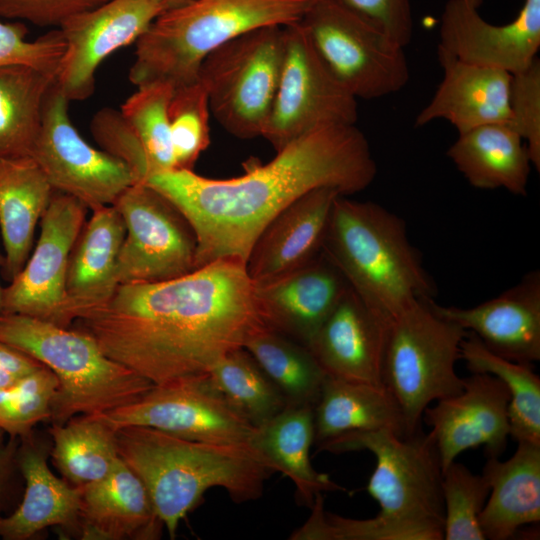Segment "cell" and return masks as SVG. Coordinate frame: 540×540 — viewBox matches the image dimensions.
Masks as SVG:
<instances>
[{
    "label": "cell",
    "mask_w": 540,
    "mask_h": 540,
    "mask_svg": "<svg viewBox=\"0 0 540 540\" xmlns=\"http://www.w3.org/2000/svg\"><path fill=\"white\" fill-rule=\"evenodd\" d=\"M73 325L153 385L205 377L224 356L269 328L246 264L232 258L171 280L121 284Z\"/></svg>",
    "instance_id": "6da1fadb"
},
{
    "label": "cell",
    "mask_w": 540,
    "mask_h": 540,
    "mask_svg": "<svg viewBox=\"0 0 540 540\" xmlns=\"http://www.w3.org/2000/svg\"><path fill=\"white\" fill-rule=\"evenodd\" d=\"M276 152L265 164L247 163L244 174L234 178L173 169L146 181L191 225L195 269L225 258L246 264L259 234L295 200L322 187L350 196L377 175L369 142L355 124L318 128Z\"/></svg>",
    "instance_id": "7a4b0ae2"
},
{
    "label": "cell",
    "mask_w": 540,
    "mask_h": 540,
    "mask_svg": "<svg viewBox=\"0 0 540 540\" xmlns=\"http://www.w3.org/2000/svg\"><path fill=\"white\" fill-rule=\"evenodd\" d=\"M119 457L142 480L171 539L210 488L235 503L260 498L274 472L247 444L181 438L145 426L116 430Z\"/></svg>",
    "instance_id": "3957f363"
},
{
    "label": "cell",
    "mask_w": 540,
    "mask_h": 540,
    "mask_svg": "<svg viewBox=\"0 0 540 540\" xmlns=\"http://www.w3.org/2000/svg\"><path fill=\"white\" fill-rule=\"evenodd\" d=\"M322 253L363 302L389 323L413 301L432 300L435 294L405 221L375 202L338 195Z\"/></svg>",
    "instance_id": "277c9868"
},
{
    "label": "cell",
    "mask_w": 540,
    "mask_h": 540,
    "mask_svg": "<svg viewBox=\"0 0 540 540\" xmlns=\"http://www.w3.org/2000/svg\"><path fill=\"white\" fill-rule=\"evenodd\" d=\"M312 0H194L160 15L138 38L129 80L137 88L198 80L213 51L259 27L300 21Z\"/></svg>",
    "instance_id": "5b68a950"
},
{
    "label": "cell",
    "mask_w": 540,
    "mask_h": 540,
    "mask_svg": "<svg viewBox=\"0 0 540 540\" xmlns=\"http://www.w3.org/2000/svg\"><path fill=\"white\" fill-rule=\"evenodd\" d=\"M0 342L49 368L58 380L51 424L103 414L133 402L154 385L110 359L89 334L22 314L0 315Z\"/></svg>",
    "instance_id": "8992f818"
},
{
    "label": "cell",
    "mask_w": 540,
    "mask_h": 540,
    "mask_svg": "<svg viewBox=\"0 0 540 540\" xmlns=\"http://www.w3.org/2000/svg\"><path fill=\"white\" fill-rule=\"evenodd\" d=\"M367 450L376 460L366 490L378 502L377 517L404 540H441L444 528L442 469L436 447L420 431L401 436L391 430L355 432L317 451Z\"/></svg>",
    "instance_id": "52a82bcc"
},
{
    "label": "cell",
    "mask_w": 540,
    "mask_h": 540,
    "mask_svg": "<svg viewBox=\"0 0 540 540\" xmlns=\"http://www.w3.org/2000/svg\"><path fill=\"white\" fill-rule=\"evenodd\" d=\"M415 300L389 324L382 384L397 403L407 435L420 431L425 409L462 391L456 364L467 331Z\"/></svg>",
    "instance_id": "ba28073f"
},
{
    "label": "cell",
    "mask_w": 540,
    "mask_h": 540,
    "mask_svg": "<svg viewBox=\"0 0 540 540\" xmlns=\"http://www.w3.org/2000/svg\"><path fill=\"white\" fill-rule=\"evenodd\" d=\"M284 26L250 30L203 61L198 80L219 124L240 139L262 137L280 80Z\"/></svg>",
    "instance_id": "9c48e42d"
},
{
    "label": "cell",
    "mask_w": 540,
    "mask_h": 540,
    "mask_svg": "<svg viewBox=\"0 0 540 540\" xmlns=\"http://www.w3.org/2000/svg\"><path fill=\"white\" fill-rule=\"evenodd\" d=\"M299 22L324 63L356 99L385 97L407 85L404 47L337 0H312Z\"/></svg>",
    "instance_id": "30bf717a"
},
{
    "label": "cell",
    "mask_w": 540,
    "mask_h": 540,
    "mask_svg": "<svg viewBox=\"0 0 540 540\" xmlns=\"http://www.w3.org/2000/svg\"><path fill=\"white\" fill-rule=\"evenodd\" d=\"M285 54L263 132L279 151L300 136L332 125H354L357 99L324 63L299 21L284 26Z\"/></svg>",
    "instance_id": "8fae6325"
},
{
    "label": "cell",
    "mask_w": 540,
    "mask_h": 540,
    "mask_svg": "<svg viewBox=\"0 0 540 540\" xmlns=\"http://www.w3.org/2000/svg\"><path fill=\"white\" fill-rule=\"evenodd\" d=\"M112 205L126 230L117 260L119 285L166 281L195 270V233L160 192L135 183Z\"/></svg>",
    "instance_id": "7c38bea8"
},
{
    "label": "cell",
    "mask_w": 540,
    "mask_h": 540,
    "mask_svg": "<svg viewBox=\"0 0 540 540\" xmlns=\"http://www.w3.org/2000/svg\"><path fill=\"white\" fill-rule=\"evenodd\" d=\"M69 102L55 82L31 157L54 192L77 199L91 211L112 205L135 178L122 161L81 137L71 121Z\"/></svg>",
    "instance_id": "4fadbf2b"
},
{
    "label": "cell",
    "mask_w": 540,
    "mask_h": 540,
    "mask_svg": "<svg viewBox=\"0 0 540 540\" xmlns=\"http://www.w3.org/2000/svg\"><path fill=\"white\" fill-rule=\"evenodd\" d=\"M89 209L54 192L40 219V234L23 269L3 287L2 314H22L71 327L74 316L65 284L71 250Z\"/></svg>",
    "instance_id": "5bb4252c"
},
{
    "label": "cell",
    "mask_w": 540,
    "mask_h": 540,
    "mask_svg": "<svg viewBox=\"0 0 540 540\" xmlns=\"http://www.w3.org/2000/svg\"><path fill=\"white\" fill-rule=\"evenodd\" d=\"M96 415L115 431L145 426L211 443L247 444L254 429L213 390L206 376L154 385L133 402Z\"/></svg>",
    "instance_id": "9a60e30c"
},
{
    "label": "cell",
    "mask_w": 540,
    "mask_h": 540,
    "mask_svg": "<svg viewBox=\"0 0 540 540\" xmlns=\"http://www.w3.org/2000/svg\"><path fill=\"white\" fill-rule=\"evenodd\" d=\"M163 0H108L67 20L60 28L66 44L56 84L69 101L90 97L99 65L120 48L135 43L167 12Z\"/></svg>",
    "instance_id": "2e32d148"
},
{
    "label": "cell",
    "mask_w": 540,
    "mask_h": 540,
    "mask_svg": "<svg viewBox=\"0 0 540 540\" xmlns=\"http://www.w3.org/2000/svg\"><path fill=\"white\" fill-rule=\"evenodd\" d=\"M506 385L494 375L472 373L456 395L427 407L423 418L431 431L442 472L464 451L481 445L487 457H500L510 436Z\"/></svg>",
    "instance_id": "e0dca14e"
},
{
    "label": "cell",
    "mask_w": 540,
    "mask_h": 540,
    "mask_svg": "<svg viewBox=\"0 0 540 540\" xmlns=\"http://www.w3.org/2000/svg\"><path fill=\"white\" fill-rule=\"evenodd\" d=\"M539 48L540 0H524L504 25L487 22L465 0H448L444 6L437 53L515 74L535 61Z\"/></svg>",
    "instance_id": "ac0fdd59"
},
{
    "label": "cell",
    "mask_w": 540,
    "mask_h": 540,
    "mask_svg": "<svg viewBox=\"0 0 540 540\" xmlns=\"http://www.w3.org/2000/svg\"><path fill=\"white\" fill-rule=\"evenodd\" d=\"M432 309L474 334L493 353L532 364L540 360V272L530 271L497 297L477 306Z\"/></svg>",
    "instance_id": "d6986e66"
},
{
    "label": "cell",
    "mask_w": 540,
    "mask_h": 540,
    "mask_svg": "<svg viewBox=\"0 0 540 540\" xmlns=\"http://www.w3.org/2000/svg\"><path fill=\"white\" fill-rule=\"evenodd\" d=\"M253 284L266 325L306 347L349 287L322 252L293 271Z\"/></svg>",
    "instance_id": "ffe728a7"
},
{
    "label": "cell",
    "mask_w": 540,
    "mask_h": 540,
    "mask_svg": "<svg viewBox=\"0 0 540 540\" xmlns=\"http://www.w3.org/2000/svg\"><path fill=\"white\" fill-rule=\"evenodd\" d=\"M389 324L348 287L307 348L328 376L383 385Z\"/></svg>",
    "instance_id": "44dd1931"
},
{
    "label": "cell",
    "mask_w": 540,
    "mask_h": 540,
    "mask_svg": "<svg viewBox=\"0 0 540 540\" xmlns=\"http://www.w3.org/2000/svg\"><path fill=\"white\" fill-rule=\"evenodd\" d=\"M339 194L332 188L314 189L301 196L263 229L253 244L246 270L253 283L293 271L322 252L333 203Z\"/></svg>",
    "instance_id": "7402d4cb"
},
{
    "label": "cell",
    "mask_w": 540,
    "mask_h": 540,
    "mask_svg": "<svg viewBox=\"0 0 540 540\" xmlns=\"http://www.w3.org/2000/svg\"><path fill=\"white\" fill-rule=\"evenodd\" d=\"M50 450L34 431L19 438L16 461L25 487L18 506L0 516V538L28 540L46 528L78 530L82 487L58 478L48 465Z\"/></svg>",
    "instance_id": "603a6c76"
},
{
    "label": "cell",
    "mask_w": 540,
    "mask_h": 540,
    "mask_svg": "<svg viewBox=\"0 0 540 540\" xmlns=\"http://www.w3.org/2000/svg\"><path fill=\"white\" fill-rule=\"evenodd\" d=\"M437 54L443 79L416 116V127L444 119L462 134L486 124L509 123L510 73Z\"/></svg>",
    "instance_id": "cb8c5ba5"
},
{
    "label": "cell",
    "mask_w": 540,
    "mask_h": 540,
    "mask_svg": "<svg viewBox=\"0 0 540 540\" xmlns=\"http://www.w3.org/2000/svg\"><path fill=\"white\" fill-rule=\"evenodd\" d=\"M164 524L142 480L120 458L102 480L82 487L84 540H157Z\"/></svg>",
    "instance_id": "d4e9b609"
},
{
    "label": "cell",
    "mask_w": 540,
    "mask_h": 540,
    "mask_svg": "<svg viewBox=\"0 0 540 540\" xmlns=\"http://www.w3.org/2000/svg\"><path fill=\"white\" fill-rule=\"evenodd\" d=\"M482 474L490 487L479 516L485 539H512L540 522V444L517 442L505 461L487 457Z\"/></svg>",
    "instance_id": "484cf974"
},
{
    "label": "cell",
    "mask_w": 540,
    "mask_h": 540,
    "mask_svg": "<svg viewBox=\"0 0 540 540\" xmlns=\"http://www.w3.org/2000/svg\"><path fill=\"white\" fill-rule=\"evenodd\" d=\"M125 224L113 205L92 210L70 253L66 294L74 321L108 301L117 290V260Z\"/></svg>",
    "instance_id": "4316f807"
},
{
    "label": "cell",
    "mask_w": 540,
    "mask_h": 540,
    "mask_svg": "<svg viewBox=\"0 0 540 540\" xmlns=\"http://www.w3.org/2000/svg\"><path fill=\"white\" fill-rule=\"evenodd\" d=\"M314 407L286 405L274 417L254 427L247 445L273 470L287 476L301 505L311 507L319 493L345 491L311 463Z\"/></svg>",
    "instance_id": "83f0119b"
},
{
    "label": "cell",
    "mask_w": 540,
    "mask_h": 540,
    "mask_svg": "<svg viewBox=\"0 0 540 540\" xmlns=\"http://www.w3.org/2000/svg\"><path fill=\"white\" fill-rule=\"evenodd\" d=\"M53 193L31 156L0 159V230L5 249L1 267L6 281L17 276L30 256L36 226Z\"/></svg>",
    "instance_id": "f1b7e54d"
},
{
    "label": "cell",
    "mask_w": 540,
    "mask_h": 540,
    "mask_svg": "<svg viewBox=\"0 0 540 540\" xmlns=\"http://www.w3.org/2000/svg\"><path fill=\"white\" fill-rule=\"evenodd\" d=\"M447 156L477 189L527 194L533 165L524 140L508 123L486 124L458 134Z\"/></svg>",
    "instance_id": "f546056e"
},
{
    "label": "cell",
    "mask_w": 540,
    "mask_h": 540,
    "mask_svg": "<svg viewBox=\"0 0 540 540\" xmlns=\"http://www.w3.org/2000/svg\"><path fill=\"white\" fill-rule=\"evenodd\" d=\"M380 429L408 436L401 411L386 388L326 375L314 406L317 449L347 434Z\"/></svg>",
    "instance_id": "4dcf8cb0"
},
{
    "label": "cell",
    "mask_w": 540,
    "mask_h": 540,
    "mask_svg": "<svg viewBox=\"0 0 540 540\" xmlns=\"http://www.w3.org/2000/svg\"><path fill=\"white\" fill-rule=\"evenodd\" d=\"M56 77L28 65L0 67V159L31 156Z\"/></svg>",
    "instance_id": "1f68e13d"
},
{
    "label": "cell",
    "mask_w": 540,
    "mask_h": 540,
    "mask_svg": "<svg viewBox=\"0 0 540 540\" xmlns=\"http://www.w3.org/2000/svg\"><path fill=\"white\" fill-rule=\"evenodd\" d=\"M50 456L64 480L83 487L105 478L120 457L116 431L98 415H77L51 424Z\"/></svg>",
    "instance_id": "d6a6232c"
},
{
    "label": "cell",
    "mask_w": 540,
    "mask_h": 540,
    "mask_svg": "<svg viewBox=\"0 0 540 540\" xmlns=\"http://www.w3.org/2000/svg\"><path fill=\"white\" fill-rule=\"evenodd\" d=\"M244 348L279 390L286 405L315 406L326 373L305 345L264 328Z\"/></svg>",
    "instance_id": "836d02e7"
},
{
    "label": "cell",
    "mask_w": 540,
    "mask_h": 540,
    "mask_svg": "<svg viewBox=\"0 0 540 540\" xmlns=\"http://www.w3.org/2000/svg\"><path fill=\"white\" fill-rule=\"evenodd\" d=\"M461 359L471 373L494 375L506 385L510 436L516 442L540 444V378L533 365L493 353L470 332L461 343Z\"/></svg>",
    "instance_id": "e575fe53"
},
{
    "label": "cell",
    "mask_w": 540,
    "mask_h": 540,
    "mask_svg": "<svg viewBox=\"0 0 540 540\" xmlns=\"http://www.w3.org/2000/svg\"><path fill=\"white\" fill-rule=\"evenodd\" d=\"M206 378L213 390L254 427L286 406L279 390L244 347L224 356Z\"/></svg>",
    "instance_id": "d590c367"
},
{
    "label": "cell",
    "mask_w": 540,
    "mask_h": 540,
    "mask_svg": "<svg viewBox=\"0 0 540 540\" xmlns=\"http://www.w3.org/2000/svg\"><path fill=\"white\" fill-rule=\"evenodd\" d=\"M173 90L161 82L138 87L119 110L145 153L150 177L175 169L168 117Z\"/></svg>",
    "instance_id": "8d00e7d4"
},
{
    "label": "cell",
    "mask_w": 540,
    "mask_h": 540,
    "mask_svg": "<svg viewBox=\"0 0 540 540\" xmlns=\"http://www.w3.org/2000/svg\"><path fill=\"white\" fill-rule=\"evenodd\" d=\"M208 94L195 82L174 88L168 107L175 169L193 170L210 144Z\"/></svg>",
    "instance_id": "74e56055"
},
{
    "label": "cell",
    "mask_w": 540,
    "mask_h": 540,
    "mask_svg": "<svg viewBox=\"0 0 540 540\" xmlns=\"http://www.w3.org/2000/svg\"><path fill=\"white\" fill-rule=\"evenodd\" d=\"M445 540H485L479 516L490 487L483 474H473L464 464L452 462L442 472Z\"/></svg>",
    "instance_id": "f35d334b"
},
{
    "label": "cell",
    "mask_w": 540,
    "mask_h": 540,
    "mask_svg": "<svg viewBox=\"0 0 540 540\" xmlns=\"http://www.w3.org/2000/svg\"><path fill=\"white\" fill-rule=\"evenodd\" d=\"M57 387L56 376L43 365L0 389V430L21 438L33 432L38 423L49 421Z\"/></svg>",
    "instance_id": "ab89813d"
},
{
    "label": "cell",
    "mask_w": 540,
    "mask_h": 540,
    "mask_svg": "<svg viewBox=\"0 0 540 540\" xmlns=\"http://www.w3.org/2000/svg\"><path fill=\"white\" fill-rule=\"evenodd\" d=\"M509 125L524 140L533 167L540 171V60L511 74Z\"/></svg>",
    "instance_id": "60d3db41"
},
{
    "label": "cell",
    "mask_w": 540,
    "mask_h": 540,
    "mask_svg": "<svg viewBox=\"0 0 540 540\" xmlns=\"http://www.w3.org/2000/svg\"><path fill=\"white\" fill-rule=\"evenodd\" d=\"M26 33L23 24L0 20V67L22 64L57 74L66 51L60 30H52L33 41L26 40Z\"/></svg>",
    "instance_id": "b9f144b4"
},
{
    "label": "cell",
    "mask_w": 540,
    "mask_h": 540,
    "mask_svg": "<svg viewBox=\"0 0 540 540\" xmlns=\"http://www.w3.org/2000/svg\"><path fill=\"white\" fill-rule=\"evenodd\" d=\"M91 132L103 151L130 169L136 183H146L150 178L147 158L120 111L108 107L99 110L91 121Z\"/></svg>",
    "instance_id": "7bdbcfd3"
},
{
    "label": "cell",
    "mask_w": 540,
    "mask_h": 540,
    "mask_svg": "<svg viewBox=\"0 0 540 540\" xmlns=\"http://www.w3.org/2000/svg\"><path fill=\"white\" fill-rule=\"evenodd\" d=\"M108 0H0V17L60 28L67 20Z\"/></svg>",
    "instance_id": "ee69618b"
},
{
    "label": "cell",
    "mask_w": 540,
    "mask_h": 540,
    "mask_svg": "<svg viewBox=\"0 0 540 540\" xmlns=\"http://www.w3.org/2000/svg\"><path fill=\"white\" fill-rule=\"evenodd\" d=\"M406 47L413 34L411 0H337Z\"/></svg>",
    "instance_id": "f6af8a7d"
},
{
    "label": "cell",
    "mask_w": 540,
    "mask_h": 540,
    "mask_svg": "<svg viewBox=\"0 0 540 540\" xmlns=\"http://www.w3.org/2000/svg\"><path fill=\"white\" fill-rule=\"evenodd\" d=\"M19 438L0 430V516L13 498L20 475L16 453Z\"/></svg>",
    "instance_id": "bcb514c9"
},
{
    "label": "cell",
    "mask_w": 540,
    "mask_h": 540,
    "mask_svg": "<svg viewBox=\"0 0 540 540\" xmlns=\"http://www.w3.org/2000/svg\"><path fill=\"white\" fill-rule=\"evenodd\" d=\"M41 366L32 357L0 342V389L12 385Z\"/></svg>",
    "instance_id": "7dc6e473"
},
{
    "label": "cell",
    "mask_w": 540,
    "mask_h": 540,
    "mask_svg": "<svg viewBox=\"0 0 540 540\" xmlns=\"http://www.w3.org/2000/svg\"><path fill=\"white\" fill-rule=\"evenodd\" d=\"M168 7V11L188 4L194 0H163Z\"/></svg>",
    "instance_id": "c3c4849f"
},
{
    "label": "cell",
    "mask_w": 540,
    "mask_h": 540,
    "mask_svg": "<svg viewBox=\"0 0 540 540\" xmlns=\"http://www.w3.org/2000/svg\"><path fill=\"white\" fill-rule=\"evenodd\" d=\"M465 1L476 9H478L483 2V0H465Z\"/></svg>",
    "instance_id": "681fc988"
},
{
    "label": "cell",
    "mask_w": 540,
    "mask_h": 540,
    "mask_svg": "<svg viewBox=\"0 0 540 540\" xmlns=\"http://www.w3.org/2000/svg\"><path fill=\"white\" fill-rule=\"evenodd\" d=\"M3 258L0 255V267L2 266ZM2 295H3V286L0 283V315L2 314Z\"/></svg>",
    "instance_id": "f907efd6"
}]
</instances>
